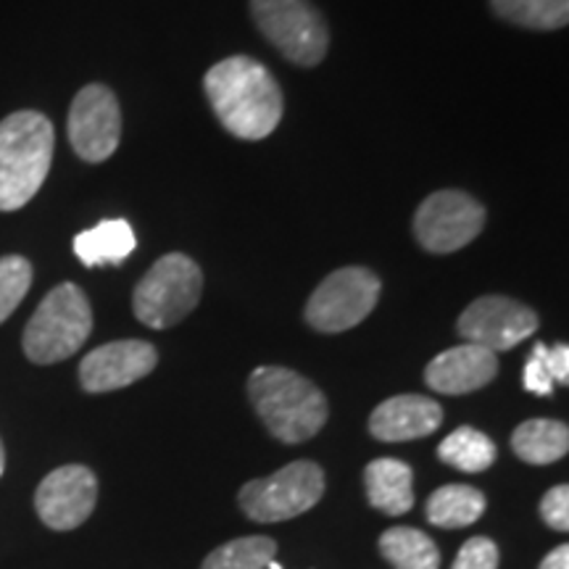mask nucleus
Segmentation results:
<instances>
[{
	"label": "nucleus",
	"mask_w": 569,
	"mask_h": 569,
	"mask_svg": "<svg viewBox=\"0 0 569 569\" xmlns=\"http://www.w3.org/2000/svg\"><path fill=\"white\" fill-rule=\"evenodd\" d=\"M206 96L217 119L234 138L264 140L282 119V90L264 63L230 56L209 69Z\"/></svg>",
	"instance_id": "f257e3e1"
},
{
	"label": "nucleus",
	"mask_w": 569,
	"mask_h": 569,
	"mask_svg": "<svg viewBox=\"0 0 569 569\" xmlns=\"http://www.w3.org/2000/svg\"><path fill=\"white\" fill-rule=\"evenodd\" d=\"M248 396L267 430L282 443H303L327 422V398L315 382L284 367H259L248 377Z\"/></svg>",
	"instance_id": "f03ea898"
},
{
	"label": "nucleus",
	"mask_w": 569,
	"mask_h": 569,
	"mask_svg": "<svg viewBox=\"0 0 569 569\" xmlns=\"http://www.w3.org/2000/svg\"><path fill=\"white\" fill-rule=\"evenodd\" d=\"M53 146V124L40 111H17L0 122V211H17L38 196Z\"/></svg>",
	"instance_id": "7ed1b4c3"
},
{
	"label": "nucleus",
	"mask_w": 569,
	"mask_h": 569,
	"mask_svg": "<svg viewBox=\"0 0 569 569\" xmlns=\"http://www.w3.org/2000/svg\"><path fill=\"white\" fill-rule=\"evenodd\" d=\"M90 332L92 309L88 296L74 282H61L34 309L21 346L34 365H56L80 351Z\"/></svg>",
	"instance_id": "20e7f679"
},
{
	"label": "nucleus",
	"mask_w": 569,
	"mask_h": 569,
	"mask_svg": "<svg viewBox=\"0 0 569 569\" xmlns=\"http://www.w3.org/2000/svg\"><path fill=\"white\" fill-rule=\"evenodd\" d=\"M201 293V267L184 253H167L134 284L132 311L151 330H167L196 309Z\"/></svg>",
	"instance_id": "39448f33"
},
{
	"label": "nucleus",
	"mask_w": 569,
	"mask_h": 569,
	"mask_svg": "<svg viewBox=\"0 0 569 569\" xmlns=\"http://www.w3.org/2000/svg\"><path fill=\"white\" fill-rule=\"evenodd\" d=\"M325 496V472L317 461H293L269 478L246 482L238 493L240 509L253 522H284L315 509Z\"/></svg>",
	"instance_id": "423d86ee"
},
{
	"label": "nucleus",
	"mask_w": 569,
	"mask_h": 569,
	"mask_svg": "<svg viewBox=\"0 0 569 569\" xmlns=\"http://www.w3.org/2000/svg\"><path fill=\"white\" fill-rule=\"evenodd\" d=\"M261 34L298 67H317L330 48V32L309 0H251Z\"/></svg>",
	"instance_id": "0eeeda50"
},
{
	"label": "nucleus",
	"mask_w": 569,
	"mask_h": 569,
	"mask_svg": "<svg viewBox=\"0 0 569 569\" xmlns=\"http://www.w3.org/2000/svg\"><path fill=\"white\" fill-rule=\"evenodd\" d=\"M382 282L365 267H343L327 274L306 303V322L317 332H346L372 315Z\"/></svg>",
	"instance_id": "6e6552de"
},
{
	"label": "nucleus",
	"mask_w": 569,
	"mask_h": 569,
	"mask_svg": "<svg viewBox=\"0 0 569 569\" xmlns=\"http://www.w3.org/2000/svg\"><path fill=\"white\" fill-rule=\"evenodd\" d=\"M486 227V209L461 190L427 196L415 217L419 246L430 253H453L472 243Z\"/></svg>",
	"instance_id": "1a4fd4ad"
},
{
	"label": "nucleus",
	"mask_w": 569,
	"mask_h": 569,
	"mask_svg": "<svg viewBox=\"0 0 569 569\" xmlns=\"http://www.w3.org/2000/svg\"><path fill=\"white\" fill-rule=\"evenodd\" d=\"M122 140V111L106 84H88L69 109V142L82 161L101 163L117 153Z\"/></svg>",
	"instance_id": "9d476101"
},
{
	"label": "nucleus",
	"mask_w": 569,
	"mask_h": 569,
	"mask_svg": "<svg viewBox=\"0 0 569 569\" xmlns=\"http://www.w3.org/2000/svg\"><path fill=\"white\" fill-rule=\"evenodd\" d=\"M457 327L467 343L498 353L528 340L538 330V315L515 298L482 296L461 311Z\"/></svg>",
	"instance_id": "9b49d317"
},
{
	"label": "nucleus",
	"mask_w": 569,
	"mask_h": 569,
	"mask_svg": "<svg viewBox=\"0 0 569 569\" xmlns=\"http://www.w3.org/2000/svg\"><path fill=\"white\" fill-rule=\"evenodd\" d=\"M96 501L98 480L92 469L82 465L53 469L34 493V509H38L42 525L59 532L77 530L80 525L88 522L92 509H96Z\"/></svg>",
	"instance_id": "f8f14e48"
},
{
	"label": "nucleus",
	"mask_w": 569,
	"mask_h": 569,
	"mask_svg": "<svg viewBox=\"0 0 569 569\" xmlns=\"http://www.w3.org/2000/svg\"><path fill=\"white\" fill-rule=\"evenodd\" d=\"M156 365H159V351L146 340H113L84 356L80 386L88 393H111L148 377Z\"/></svg>",
	"instance_id": "ddd939ff"
},
{
	"label": "nucleus",
	"mask_w": 569,
	"mask_h": 569,
	"mask_svg": "<svg viewBox=\"0 0 569 569\" xmlns=\"http://www.w3.org/2000/svg\"><path fill=\"white\" fill-rule=\"evenodd\" d=\"M498 375V356L465 343L438 353L425 369L427 388L443 396H465L490 386Z\"/></svg>",
	"instance_id": "4468645a"
},
{
	"label": "nucleus",
	"mask_w": 569,
	"mask_h": 569,
	"mask_svg": "<svg viewBox=\"0 0 569 569\" xmlns=\"http://www.w3.org/2000/svg\"><path fill=\"white\" fill-rule=\"evenodd\" d=\"M443 422V409L427 396L403 393L382 401L369 417V432L382 443H407L432 436Z\"/></svg>",
	"instance_id": "2eb2a0df"
},
{
	"label": "nucleus",
	"mask_w": 569,
	"mask_h": 569,
	"mask_svg": "<svg viewBox=\"0 0 569 569\" xmlns=\"http://www.w3.org/2000/svg\"><path fill=\"white\" fill-rule=\"evenodd\" d=\"M367 498L388 517H401L415 507V472L401 459H375L365 469Z\"/></svg>",
	"instance_id": "dca6fc26"
},
{
	"label": "nucleus",
	"mask_w": 569,
	"mask_h": 569,
	"mask_svg": "<svg viewBox=\"0 0 569 569\" xmlns=\"http://www.w3.org/2000/svg\"><path fill=\"white\" fill-rule=\"evenodd\" d=\"M134 248H138V238L127 219H106L74 238V253L84 267L122 264Z\"/></svg>",
	"instance_id": "f3484780"
},
{
	"label": "nucleus",
	"mask_w": 569,
	"mask_h": 569,
	"mask_svg": "<svg viewBox=\"0 0 569 569\" xmlns=\"http://www.w3.org/2000/svg\"><path fill=\"white\" fill-rule=\"evenodd\" d=\"M511 448L528 465H553V461L567 457L569 427L559 419H528L511 436Z\"/></svg>",
	"instance_id": "a211bd4d"
},
{
	"label": "nucleus",
	"mask_w": 569,
	"mask_h": 569,
	"mask_svg": "<svg viewBox=\"0 0 569 569\" xmlns=\"http://www.w3.org/2000/svg\"><path fill=\"white\" fill-rule=\"evenodd\" d=\"M488 501L478 488L472 486H443L427 498V519L436 528H467L475 525L486 511Z\"/></svg>",
	"instance_id": "6ab92c4d"
},
{
	"label": "nucleus",
	"mask_w": 569,
	"mask_h": 569,
	"mask_svg": "<svg viewBox=\"0 0 569 569\" xmlns=\"http://www.w3.org/2000/svg\"><path fill=\"white\" fill-rule=\"evenodd\" d=\"M380 553L396 569H438L440 551L427 532L417 528H390L380 538Z\"/></svg>",
	"instance_id": "aec40b11"
},
{
	"label": "nucleus",
	"mask_w": 569,
	"mask_h": 569,
	"mask_svg": "<svg viewBox=\"0 0 569 569\" xmlns=\"http://www.w3.org/2000/svg\"><path fill=\"white\" fill-rule=\"evenodd\" d=\"M496 457L498 451L493 440L475 427H459L438 446V459L467 475L486 472L493 467Z\"/></svg>",
	"instance_id": "412c9836"
},
{
	"label": "nucleus",
	"mask_w": 569,
	"mask_h": 569,
	"mask_svg": "<svg viewBox=\"0 0 569 569\" xmlns=\"http://www.w3.org/2000/svg\"><path fill=\"white\" fill-rule=\"evenodd\" d=\"M498 19L525 30L551 32L567 27L569 0H490Z\"/></svg>",
	"instance_id": "4be33fe9"
},
{
	"label": "nucleus",
	"mask_w": 569,
	"mask_h": 569,
	"mask_svg": "<svg viewBox=\"0 0 569 569\" xmlns=\"http://www.w3.org/2000/svg\"><path fill=\"white\" fill-rule=\"evenodd\" d=\"M277 559V540L267 536L234 538L213 549L201 569H267Z\"/></svg>",
	"instance_id": "5701e85b"
},
{
	"label": "nucleus",
	"mask_w": 569,
	"mask_h": 569,
	"mask_svg": "<svg viewBox=\"0 0 569 569\" xmlns=\"http://www.w3.org/2000/svg\"><path fill=\"white\" fill-rule=\"evenodd\" d=\"M32 288V264L24 256L0 259V325L9 319Z\"/></svg>",
	"instance_id": "b1692460"
},
{
	"label": "nucleus",
	"mask_w": 569,
	"mask_h": 569,
	"mask_svg": "<svg viewBox=\"0 0 569 569\" xmlns=\"http://www.w3.org/2000/svg\"><path fill=\"white\" fill-rule=\"evenodd\" d=\"M451 569H498V546L490 538H469Z\"/></svg>",
	"instance_id": "393cba45"
},
{
	"label": "nucleus",
	"mask_w": 569,
	"mask_h": 569,
	"mask_svg": "<svg viewBox=\"0 0 569 569\" xmlns=\"http://www.w3.org/2000/svg\"><path fill=\"white\" fill-rule=\"evenodd\" d=\"M540 517L551 530L567 532L569 530V486H557L540 501Z\"/></svg>",
	"instance_id": "a878e982"
},
{
	"label": "nucleus",
	"mask_w": 569,
	"mask_h": 569,
	"mask_svg": "<svg viewBox=\"0 0 569 569\" xmlns=\"http://www.w3.org/2000/svg\"><path fill=\"white\" fill-rule=\"evenodd\" d=\"M557 382L551 380L549 367H546V346L538 343L532 348L528 365H525V388L536 396H549Z\"/></svg>",
	"instance_id": "bb28decb"
},
{
	"label": "nucleus",
	"mask_w": 569,
	"mask_h": 569,
	"mask_svg": "<svg viewBox=\"0 0 569 569\" xmlns=\"http://www.w3.org/2000/svg\"><path fill=\"white\" fill-rule=\"evenodd\" d=\"M546 367H549L553 382L567 386L569 382V348L565 343H559L553 348L546 346Z\"/></svg>",
	"instance_id": "cd10ccee"
},
{
	"label": "nucleus",
	"mask_w": 569,
	"mask_h": 569,
	"mask_svg": "<svg viewBox=\"0 0 569 569\" xmlns=\"http://www.w3.org/2000/svg\"><path fill=\"white\" fill-rule=\"evenodd\" d=\"M538 569H569V546H557L551 553H546Z\"/></svg>",
	"instance_id": "c85d7f7f"
},
{
	"label": "nucleus",
	"mask_w": 569,
	"mask_h": 569,
	"mask_svg": "<svg viewBox=\"0 0 569 569\" xmlns=\"http://www.w3.org/2000/svg\"><path fill=\"white\" fill-rule=\"evenodd\" d=\"M6 469V451H3V443H0V475H3Z\"/></svg>",
	"instance_id": "c756f323"
},
{
	"label": "nucleus",
	"mask_w": 569,
	"mask_h": 569,
	"mask_svg": "<svg viewBox=\"0 0 569 569\" xmlns=\"http://www.w3.org/2000/svg\"><path fill=\"white\" fill-rule=\"evenodd\" d=\"M267 569H282V567H280V565H277V559H274V561H272V565H269Z\"/></svg>",
	"instance_id": "7c9ffc66"
}]
</instances>
